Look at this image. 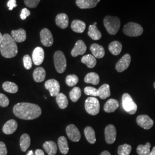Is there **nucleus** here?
I'll return each instance as SVG.
<instances>
[{"instance_id":"nucleus-48","label":"nucleus","mask_w":155,"mask_h":155,"mask_svg":"<svg viewBox=\"0 0 155 155\" xmlns=\"http://www.w3.org/2000/svg\"><path fill=\"white\" fill-rule=\"evenodd\" d=\"M149 155H155V147H154L152 150L150 151Z\"/></svg>"},{"instance_id":"nucleus-40","label":"nucleus","mask_w":155,"mask_h":155,"mask_svg":"<svg viewBox=\"0 0 155 155\" xmlns=\"http://www.w3.org/2000/svg\"><path fill=\"white\" fill-rule=\"evenodd\" d=\"M22 60H23L24 66L27 70H29L32 68V59L30 57V56L28 55H25L23 57Z\"/></svg>"},{"instance_id":"nucleus-14","label":"nucleus","mask_w":155,"mask_h":155,"mask_svg":"<svg viewBox=\"0 0 155 155\" xmlns=\"http://www.w3.org/2000/svg\"><path fill=\"white\" fill-rule=\"evenodd\" d=\"M45 59V51L41 47H38L35 48L32 53V61L33 63L36 65H40Z\"/></svg>"},{"instance_id":"nucleus-24","label":"nucleus","mask_w":155,"mask_h":155,"mask_svg":"<svg viewBox=\"0 0 155 155\" xmlns=\"http://www.w3.org/2000/svg\"><path fill=\"white\" fill-rule=\"evenodd\" d=\"M43 148L45 152L49 155H55L57 153L58 147L57 145L54 141H48L43 144Z\"/></svg>"},{"instance_id":"nucleus-46","label":"nucleus","mask_w":155,"mask_h":155,"mask_svg":"<svg viewBox=\"0 0 155 155\" xmlns=\"http://www.w3.org/2000/svg\"><path fill=\"white\" fill-rule=\"evenodd\" d=\"M35 155H45V152H43V150L38 149V150H36Z\"/></svg>"},{"instance_id":"nucleus-9","label":"nucleus","mask_w":155,"mask_h":155,"mask_svg":"<svg viewBox=\"0 0 155 155\" xmlns=\"http://www.w3.org/2000/svg\"><path fill=\"white\" fill-rule=\"evenodd\" d=\"M40 40L42 45L45 47H51L54 43V38L51 32L47 28L43 29L40 33Z\"/></svg>"},{"instance_id":"nucleus-28","label":"nucleus","mask_w":155,"mask_h":155,"mask_svg":"<svg viewBox=\"0 0 155 155\" xmlns=\"http://www.w3.org/2000/svg\"><path fill=\"white\" fill-rule=\"evenodd\" d=\"M81 61L90 68H94L97 64L96 58L93 55L90 54L83 56L81 59Z\"/></svg>"},{"instance_id":"nucleus-42","label":"nucleus","mask_w":155,"mask_h":155,"mask_svg":"<svg viewBox=\"0 0 155 155\" xmlns=\"http://www.w3.org/2000/svg\"><path fill=\"white\" fill-rule=\"evenodd\" d=\"M40 1V0H24V3L29 8H34L38 6Z\"/></svg>"},{"instance_id":"nucleus-29","label":"nucleus","mask_w":155,"mask_h":155,"mask_svg":"<svg viewBox=\"0 0 155 155\" xmlns=\"http://www.w3.org/2000/svg\"><path fill=\"white\" fill-rule=\"evenodd\" d=\"M58 144L61 153L64 155L67 154L69 150V148L66 138L64 136H61L58 140Z\"/></svg>"},{"instance_id":"nucleus-11","label":"nucleus","mask_w":155,"mask_h":155,"mask_svg":"<svg viewBox=\"0 0 155 155\" xmlns=\"http://www.w3.org/2000/svg\"><path fill=\"white\" fill-rule=\"evenodd\" d=\"M66 133L68 137L74 142H78L81 140V133L75 125H68L66 127Z\"/></svg>"},{"instance_id":"nucleus-36","label":"nucleus","mask_w":155,"mask_h":155,"mask_svg":"<svg viewBox=\"0 0 155 155\" xmlns=\"http://www.w3.org/2000/svg\"><path fill=\"white\" fill-rule=\"evenodd\" d=\"M81 94H82V91L81 89L78 87H75L70 92L69 95H70V99L72 102H76L81 97Z\"/></svg>"},{"instance_id":"nucleus-6","label":"nucleus","mask_w":155,"mask_h":155,"mask_svg":"<svg viewBox=\"0 0 155 155\" xmlns=\"http://www.w3.org/2000/svg\"><path fill=\"white\" fill-rule=\"evenodd\" d=\"M122 104L124 109L128 114H134L136 113L137 110V106L129 94L127 93L123 94Z\"/></svg>"},{"instance_id":"nucleus-8","label":"nucleus","mask_w":155,"mask_h":155,"mask_svg":"<svg viewBox=\"0 0 155 155\" xmlns=\"http://www.w3.org/2000/svg\"><path fill=\"white\" fill-rule=\"evenodd\" d=\"M45 87L50 91V95L52 97H56L60 93V84L55 79L48 80L45 83Z\"/></svg>"},{"instance_id":"nucleus-3","label":"nucleus","mask_w":155,"mask_h":155,"mask_svg":"<svg viewBox=\"0 0 155 155\" xmlns=\"http://www.w3.org/2000/svg\"><path fill=\"white\" fill-rule=\"evenodd\" d=\"M104 24L107 32L111 35H114L120 28L121 21L118 17L107 16L104 19Z\"/></svg>"},{"instance_id":"nucleus-10","label":"nucleus","mask_w":155,"mask_h":155,"mask_svg":"<svg viewBox=\"0 0 155 155\" xmlns=\"http://www.w3.org/2000/svg\"><path fill=\"white\" fill-rule=\"evenodd\" d=\"M117 132L115 127L110 124L105 129V137L106 142L109 144H113L116 140Z\"/></svg>"},{"instance_id":"nucleus-19","label":"nucleus","mask_w":155,"mask_h":155,"mask_svg":"<svg viewBox=\"0 0 155 155\" xmlns=\"http://www.w3.org/2000/svg\"><path fill=\"white\" fill-rule=\"evenodd\" d=\"M55 22L59 28L66 29L68 26V17L65 13H60L56 17Z\"/></svg>"},{"instance_id":"nucleus-17","label":"nucleus","mask_w":155,"mask_h":155,"mask_svg":"<svg viewBox=\"0 0 155 155\" xmlns=\"http://www.w3.org/2000/svg\"><path fill=\"white\" fill-rule=\"evenodd\" d=\"M17 127V122L15 120H10L4 124L2 131L6 134H11L16 130Z\"/></svg>"},{"instance_id":"nucleus-34","label":"nucleus","mask_w":155,"mask_h":155,"mask_svg":"<svg viewBox=\"0 0 155 155\" xmlns=\"http://www.w3.org/2000/svg\"><path fill=\"white\" fill-rule=\"evenodd\" d=\"M2 88L5 91L10 93H16L18 90L16 84L11 82H5L3 83Z\"/></svg>"},{"instance_id":"nucleus-25","label":"nucleus","mask_w":155,"mask_h":155,"mask_svg":"<svg viewBox=\"0 0 155 155\" xmlns=\"http://www.w3.org/2000/svg\"><path fill=\"white\" fill-rule=\"evenodd\" d=\"M111 95L110 86L108 84H104L102 85L98 89V97L102 100H105Z\"/></svg>"},{"instance_id":"nucleus-26","label":"nucleus","mask_w":155,"mask_h":155,"mask_svg":"<svg viewBox=\"0 0 155 155\" xmlns=\"http://www.w3.org/2000/svg\"><path fill=\"white\" fill-rule=\"evenodd\" d=\"M84 81L85 83L97 85L100 83V77L98 74L95 72H89L84 77Z\"/></svg>"},{"instance_id":"nucleus-5","label":"nucleus","mask_w":155,"mask_h":155,"mask_svg":"<svg viewBox=\"0 0 155 155\" xmlns=\"http://www.w3.org/2000/svg\"><path fill=\"white\" fill-rule=\"evenodd\" d=\"M54 61L56 70L61 74L66 70V59L64 53L61 51H57L54 56Z\"/></svg>"},{"instance_id":"nucleus-4","label":"nucleus","mask_w":155,"mask_h":155,"mask_svg":"<svg viewBox=\"0 0 155 155\" xmlns=\"http://www.w3.org/2000/svg\"><path fill=\"white\" fill-rule=\"evenodd\" d=\"M143 28L136 22H129L127 23L123 28V32L130 37H137L143 33Z\"/></svg>"},{"instance_id":"nucleus-21","label":"nucleus","mask_w":155,"mask_h":155,"mask_svg":"<svg viewBox=\"0 0 155 155\" xmlns=\"http://www.w3.org/2000/svg\"><path fill=\"white\" fill-rule=\"evenodd\" d=\"M119 107L118 101L114 99L108 100L104 106V111L106 113H113Z\"/></svg>"},{"instance_id":"nucleus-47","label":"nucleus","mask_w":155,"mask_h":155,"mask_svg":"<svg viewBox=\"0 0 155 155\" xmlns=\"http://www.w3.org/2000/svg\"><path fill=\"white\" fill-rule=\"evenodd\" d=\"M111 155V154L109 152H108V151H107V150H104V151H103V152L101 153V155Z\"/></svg>"},{"instance_id":"nucleus-22","label":"nucleus","mask_w":155,"mask_h":155,"mask_svg":"<svg viewBox=\"0 0 155 155\" xmlns=\"http://www.w3.org/2000/svg\"><path fill=\"white\" fill-rule=\"evenodd\" d=\"M45 77L46 72L43 67H38L33 71V79L36 82H42L45 81Z\"/></svg>"},{"instance_id":"nucleus-20","label":"nucleus","mask_w":155,"mask_h":155,"mask_svg":"<svg viewBox=\"0 0 155 155\" xmlns=\"http://www.w3.org/2000/svg\"><path fill=\"white\" fill-rule=\"evenodd\" d=\"M12 36L17 43H21L27 39L26 32L23 29H19L17 30H13L12 31Z\"/></svg>"},{"instance_id":"nucleus-2","label":"nucleus","mask_w":155,"mask_h":155,"mask_svg":"<svg viewBox=\"0 0 155 155\" xmlns=\"http://www.w3.org/2000/svg\"><path fill=\"white\" fill-rule=\"evenodd\" d=\"M0 52L2 56L6 58H12L16 56L18 48L16 41L9 34L3 35V40L0 46Z\"/></svg>"},{"instance_id":"nucleus-31","label":"nucleus","mask_w":155,"mask_h":155,"mask_svg":"<svg viewBox=\"0 0 155 155\" xmlns=\"http://www.w3.org/2000/svg\"><path fill=\"white\" fill-rule=\"evenodd\" d=\"M20 148L22 152H25L31 145V138L28 134H23L20 140Z\"/></svg>"},{"instance_id":"nucleus-45","label":"nucleus","mask_w":155,"mask_h":155,"mask_svg":"<svg viewBox=\"0 0 155 155\" xmlns=\"http://www.w3.org/2000/svg\"><path fill=\"white\" fill-rule=\"evenodd\" d=\"M7 6L9 8V11H12L13 8H16L17 5L16 4V0H9Z\"/></svg>"},{"instance_id":"nucleus-27","label":"nucleus","mask_w":155,"mask_h":155,"mask_svg":"<svg viewBox=\"0 0 155 155\" xmlns=\"http://www.w3.org/2000/svg\"><path fill=\"white\" fill-rule=\"evenodd\" d=\"M122 45L118 41H113L109 45V50L114 55H119L122 51Z\"/></svg>"},{"instance_id":"nucleus-41","label":"nucleus","mask_w":155,"mask_h":155,"mask_svg":"<svg viewBox=\"0 0 155 155\" xmlns=\"http://www.w3.org/2000/svg\"><path fill=\"white\" fill-rule=\"evenodd\" d=\"M9 104V100L4 94L0 93V106L6 107Z\"/></svg>"},{"instance_id":"nucleus-35","label":"nucleus","mask_w":155,"mask_h":155,"mask_svg":"<svg viewBox=\"0 0 155 155\" xmlns=\"http://www.w3.org/2000/svg\"><path fill=\"white\" fill-rule=\"evenodd\" d=\"M151 144L150 143H147L144 145H139L137 148V153L139 155H149L150 152Z\"/></svg>"},{"instance_id":"nucleus-33","label":"nucleus","mask_w":155,"mask_h":155,"mask_svg":"<svg viewBox=\"0 0 155 155\" xmlns=\"http://www.w3.org/2000/svg\"><path fill=\"white\" fill-rule=\"evenodd\" d=\"M56 101L59 106V107L61 109H66L68 105V101L66 96L63 93H59L56 97Z\"/></svg>"},{"instance_id":"nucleus-13","label":"nucleus","mask_w":155,"mask_h":155,"mask_svg":"<svg viewBox=\"0 0 155 155\" xmlns=\"http://www.w3.org/2000/svg\"><path fill=\"white\" fill-rule=\"evenodd\" d=\"M131 61V57L129 54H125L123 56L117 63L116 68L118 72H122L126 70L129 66Z\"/></svg>"},{"instance_id":"nucleus-16","label":"nucleus","mask_w":155,"mask_h":155,"mask_svg":"<svg viewBox=\"0 0 155 155\" xmlns=\"http://www.w3.org/2000/svg\"><path fill=\"white\" fill-rule=\"evenodd\" d=\"M101 0H76V4L80 9H90L95 7Z\"/></svg>"},{"instance_id":"nucleus-43","label":"nucleus","mask_w":155,"mask_h":155,"mask_svg":"<svg viewBox=\"0 0 155 155\" xmlns=\"http://www.w3.org/2000/svg\"><path fill=\"white\" fill-rule=\"evenodd\" d=\"M30 15H31V12L29 11L27 8H24V9H22V11L21 12L20 17L22 20H24Z\"/></svg>"},{"instance_id":"nucleus-1","label":"nucleus","mask_w":155,"mask_h":155,"mask_svg":"<svg viewBox=\"0 0 155 155\" xmlns=\"http://www.w3.org/2000/svg\"><path fill=\"white\" fill-rule=\"evenodd\" d=\"M13 113L17 117L20 119L31 120L40 116L41 109L38 105L28 102H21L14 106Z\"/></svg>"},{"instance_id":"nucleus-12","label":"nucleus","mask_w":155,"mask_h":155,"mask_svg":"<svg viewBox=\"0 0 155 155\" xmlns=\"http://www.w3.org/2000/svg\"><path fill=\"white\" fill-rule=\"evenodd\" d=\"M136 122L144 129H150L153 125V121L148 115H140L136 118Z\"/></svg>"},{"instance_id":"nucleus-52","label":"nucleus","mask_w":155,"mask_h":155,"mask_svg":"<svg viewBox=\"0 0 155 155\" xmlns=\"http://www.w3.org/2000/svg\"><path fill=\"white\" fill-rule=\"evenodd\" d=\"M153 86H154V88L155 89V82L154 83V84H153Z\"/></svg>"},{"instance_id":"nucleus-23","label":"nucleus","mask_w":155,"mask_h":155,"mask_svg":"<svg viewBox=\"0 0 155 155\" xmlns=\"http://www.w3.org/2000/svg\"><path fill=\"white\" fill-rule=\"evenodd\" d=\"M86 27L85 22L79 20H74L71 24L72 31L77 33H83Z\"/></svg>"},{"instance_id":"nucleus-50","label":"nucleus","mask_w":155,"mask_h":155,"mask_svg":"<svg viewBox=\"0 0 155 155\" xmlns=\"http://www.w3.org/2000/svg\"><path fill=\"white\" fill-rule=\"evenodd\" d=\"M27 155H33V152L32 150H29L28 152V154Z\"/></svg>"},{"instance_id":"nucleus-38","label":"nucleus","mask_w":155,"mask_h":155,"mask_svg":"<svg viewBox=\"0 0 155 155\" xmlns=\"http://www.w3.org/2000/svg\"><path fill=\"white\" fill-rule=\"evenodd\" d=\"M79 81V78L76 75H68L66 78V83L70 87L75 86Z\"/></svg>"},{"instance_id":"nucleus-49","label":"nucleus","mask_w":155,"mask_h":155,"mask_svg":"<svg viewBox=\"0 0 155 155\" xmlns=\"http://www.w3.org/2000/svg\"><path fill=\"white\" fill-rule=\"evenodd\" d=\"M2 40H3V35L0 32V46H1V45L2 44Z\"/></svg>"},{"instance_id":"nucleus-7","label":"nucleus","mask_w":155,"mask_h":155,"mask_svg":"<svg viewBox=\"0 0 155 155\" xmlns=\"http://www.w3.org/2000/svg\"><path fill=\"white\" fill-rule=\"evenodd\" d=\"M84 107L85 110L89 114L96 116L100 112V102L95 97H89L85 101Z\"/></svg>"},{"instance_id":"nucleus-15","label":"nucleus","mask_w":155,"mask_h":155,"mask_svg":"<svg viewBox=\"0 0 155 155\" xmlns=\"http://www.w3.org/2000/svg\"><path fill=\"white\" fill-rule=\"evenodd\" d=\"M87 50V47L83 41L79 40L76 42L74 47L71 51V55L73 57H77L78 55H82Z\"/></svg>"},{"instance_id":"nucleus-32","label":"nucleus","mask_w":155,"mask_h":155,"mask_svg":"<svg viewBox=\"0 0 155 155\" xmlns=\"http://www.w3.org/2000/svg\"><path fill=\"white\" fill-rule=\"evenodd\" d=\"M88 35L91 38V39L94 40H100L102 37L101 32L98 30L97 26L94 25V24L89 26Z\"/></svg>"},{"instance_id":"nucleus-18","label":"nucleus","mask_w":155,"mask_h":155,"mask_svg":"<svg viewBox=\"0 0 155 155\" xmlns=\"http://www.w3.org/2000/svg\"><path fill=\"white\" fill-rule=\"evenodd\" d=\"M90 51L95 58H102L105 54V51L104 47L100 45L94 43L91 45Z\"/></svg>"},{"instance_id":"nucleus-44","label":"nucleus","mask_w":155,"mask_h":155,"mask_svg":"<svg viewBox=\"0 0 155 155\" xmlns=\"http://www.w3.org/2000/svg\"><path fill=\"white\" fill-rule=\"evenodd\" d=\"M8 153V150L4 143L0 141V155H6Z\"/></svg>"},{"instance_id":"nucleus-37","label":"nucleus","mask_w":155,"mask_h":155,"mask_svg":"<svg viewBox=\"0 0 155 155\" xmlns=\"http://www.w3.org/2000/svg\"><path fill=\"white\" fill-rule=\"evenodd\" d=\"M132 150V147L129 144L121 145L118 147V153L119 155H129Z\"/></svg>"},{"instance_id":"nucleus-51","label":"nucleus","mask_w":155,"mask_h":155,"mask_svg":"<svg viewBox=\"0 0 155 155\" xmlns=\"http://www.w3.org/2000/svg\"><path fill=\"white\" fill-rule=\"evenodd\" d=\"M97 22H94V25H97Z\"/></svg>"},{"instance_id":"nucleus-30","label":"nucleus","mask_w":155,"mask_h":155,"mask_svg":"<svg viewBox=\"0 0 155 155\" xmlns=\"http://www.w3.org/2000/svg\"><path fill=\"white\" fill-rule=\"evenodd\" d=\"M84 133L87 140L90 144H94L96 141L95 133L93 127H87L84 129Z\"/></svg>"},{"instance_id":"nucleus-39","label":"nucleus","mask_w":155,"mask_h":155,"mask_svg":"<svg viewBox=\"0 0 155 155\" xmlns=\"http://www.w3.org/2000/svg\"><path fill=\"white\" fill-rule=\"evenodd\" d=\"M84 92L87 95H90L92 97L98 96V89L93 87H90V86L86 87L84 89Z\"/></svg>"}]
</instances>
